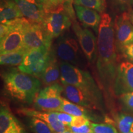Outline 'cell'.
I'll return each instance as SVG.
<instances>
[{"label": "cell", "mask_w": 133, "mask_h": 133, "mask_svg": "<svg viewBox=\"0 0 133 133\" xmlns=\"http://www.w3.org/2000/svg\"><path fill=\"white\" fill-rule=\"evenodd\" d=\"M56 114H57L58 119L61 122H62L64 125L66 126H69L70 125L74 116L64 112H56Z\"/></svg>", "instance_id": "30"}, {"label": "cell", "mask_w": 133, "mask_h": 133, "mask_svg": "<svg viewBox=\"0 0 133 133\" xmlns=\"http://www.w3.org/2000/svg\"><path fill=\"white\" fill-rule=\"evenodd\" d=\"M59 133H74V132H73L72 131H71L70 129L69 128V127H68V128L66 129L65 131H63V132H59Z\"/></svg>", "instance_id": "34"}, {"label": "cell", "mask_w": 133, "mask_h": 133, "mask_svg": "<svg viewBox=\"0 0 133 133\" xmlns=\"http://www.w3.org/2000/svg\"><path fill=\"white\" fill-rule=\"evenodd\" d=\"M119 96V99L126 109L133 112V91L124 93Z\"/></svg>", "instance_id": "28"}, {"label": "cell", "mask_w": 133, "mask_h": 133, "mask_svg": "<svg viewBox=\"0 0 133 133\" xmlns=\"http://www.w3.org/2000/svg\"><path fill=\"white\" fill-rule=\"evenodd\" d=\"M51 48H39L28 51L18 69L35 77H41L51 56Z\"/></svg>", "instance_id": "7"}, {"label": "cell", "mask_w": 133, "mask_h": 133, "mask_svg": "<svg viewBox=\"0 0 133 133\" xmlns=\"http://www.w3.org/2000/svg\"><path fill=\"white\" fill-rule=\"evenodd\" d=\"M64 0H44L46 12L64 8Z\"/></svg>", "instance_id": "27"}, {"label": "cell", "mask_w": 133, "mask_h": 133, "mask_svg": "<svg viewBox=\"0 0 133 133\" xmlns=\"http://www.w3.org/2000/svg\"><path fill=\"white\" fill-rule=\"evenodd\" d=\"M41 24L53 39L65 33L72 26V21L64 8H62L46 12Z\"/></svg>", "instance_id": "6"}, {"label": "cell", "mask_w": 133, "mask_h": 133, "mask_svg": "<svg viewBox=\"0 0 133 133\" xmlns=\"http://www.w3.org/2000/svg\"><path fill=\"white\" fill-rule=\"evenodd\" d=\"M2 76L4 89L11 97L25 103L33 102L41 87L37 78L19 70L8 71Z\"/></svg>", "instance_id": "2"}, {"label": "cell", "mask_w": 133, "mask_h": 133, "mask_svg": "<svg viewBox=\"0 0 133 133\" xmlns=\"http://www.w3.org/2000/svg\"><path fill=\"white\" fill-rule=\"evenodd\" d=\"M120 51L130 62L133 63V42L124 46Z\"/></svg>", "instance_id": "32"}, {"label": "cell", "mask_w": 133, "mask_h": 133, "mask_svg": "<svg viewBox=\"0 0 133 133\" xmlns=\"http://www.w3.org/2000/svg\"><path fill=\"white\" fill-rule=\"evenodd\" d=\"M29 125L35 133H54L47 123L35 117H30Z\"/></svg>", "instance_id": "24"}, {"label": "cell", "mask_w": 133, "mask_h": 133, "mask_svg": "<svg viewBox=\"0 0 133 133\" xmlns=\"http://www.w3.org/2000/svg\"><path fill=\"white\" fill-rule=\"evenodd\" d=\"M0 133H27L16 116L2 105L0 110Z\"/></svg>", "instance_id": "17"}, {"label": "cell", "mask_w": 133, "mask_h": 133, "mask_svg": "<svg viewBox=\"0 0 133 133\" xmlns=\"http://www.w3.org/2000/svg\"><path fill=\"white\" fill-rule=\"evenodd\" d=\"M113 6L121 12H129L133 6V0H110Z\"/></svg>", "instance_id": "26"}, {"label": "cell", "mask_w": 133, "mask_h": 133, "mask_svg": "<svg viewBox=\"0 0 133 133\" xmlns=\"http://www.w3.org/2000/svg\"><path fill=\"white\" fill-rule=\"evenodd\" d=\"M24 48L27 51L39 48H51L52 39L41 24L26 19L23 29Z\"/></svg>", "instance_id": "4"}, {"label": "cell", "mask_w": 133, "mask_h": 133, "mask_svg": "<svg viewBox=\"0 0 133 133\" xmlns=\"http://www.w3.org/2000/svg\"><path fill=\"white\" fill-rule=\"evenodd\" d=\"M97 69L101 87L106 92H114L117 71V54L114 22L108 13L101 14L97 34Z\"/></svg>", "instance_id": "1"}, {"label": "cell", "mask_w": 133, "mask_h": 133, "mask_svg": "<svg viewBox=\"0 0 133 133\" xmlns=\"http://www.w3.org/2000/svg\"><path fill=\"white\" fill-rule=\"evenodd\" d=\"M74 4L91 8L101 14L104 13L107 8L106 0H74Z\"/></svg>", "instance_id": "23"}, {"label": "cell", "mask_w": 133, "mask_h": 133, "mask_svg": "<svg viewBox=\"0 0 133 133\" xmlns=\"http://www.w3.org/2000/svg\"><path fill=\"white\" fill-rule=\"evenodd\" d=\"M72 29L86 59L91 64L95 63L97 59V39L96 36L87 28L81 26L76 19L72 21Z\"/></svg>", "instance_id": "9"}, {"label": "cell", "mask_w": 133, "mask_h": 133, "mask_svg": "<svg viewBox=\"0 0 133 133\" xmlns=\"http://www.w3.org/2000/svg\"><path fill=\"white\" fill-rule=\"evenodd\" d=\"M73 4H74V0H64V8L71 17L72 21L76 20V13L74 7H73Z\"/></svg>", "instance_id": "31"}, {"label": "cell", "mask_w": 133, "mask_h": 133, "mask_svg": "<svg viewBox=\"0 0 133 133\" xmlns=\"http://www.w3.org/2000/svg\"><path fill=\"white\" fill-rule=\"evenodd\" d=\"M27 51V50L24 48L19 51L1 54V56H0L1 65L19 66L24 61L25 56Z\"/></svg>", "instance_id": "21"}, {"label": "cell", "mask_w": 133, "mask_h": 133, "mask_svg": "<svg viewBox=\"0 0 133 133\" xmlns=\"http://www.w3.org/2000/svg\"><path fill=\"white\" fill-rule=\"evenodd\" d=\"M76 16L83 26L91 29L96 34H98L101 16L97 11L79 5L74 4Z\"/></svg>", "instance_id": "16"}, {"label": "cell", "mask_w": 133, "mask_h": 133, "mask_svg": "<svg viewBox=\"0 0 133 133\" xmlns=\"http://www.w3.org/2000/svg\"><path fill=\"white\" fill-rule=\"evenodd\" d=\"M61 81L62 84H68L81 88L98 99H102L99 86L89 71L83 70L69 62L60 63Z\"/></svg>", "instance_id": "3"}, {"label": "cell", "mask_w": 133, "mask_h": 133, "mask_svg": "<svg viewBox=\"0 0 133 133\" xmlns=\"http://www.w3.org/2000/svg\"><path fill=\"white\" fill-rule=\"evenodd\" d=\"M133 91V63L123 61L117 67L114 85V93L116 96Z\"/></svg>", "instance_id": "12"}, {"label": "cell", "mask_w": 133, "mask_h": 133, "mask_svg": "<svg viewBox=\"0 0 133 133\" xmlns=\"http://www.w3.org/2000/svg\"><path fill=\"white\" fill-rule=\"evenodd\" d=\"M115 36L116 47L119 51L133 42V24L129 12H124L116 17L114 21Z\"/></svg>", "instance_id": "11"}, {"label": "cell", "mask_w": 133, "mask_h": 133, "mask_svg": "<svg viewBox=\"0 0 133 133\" xmlns=\"http://www.w3.org/2000/svg\"><path fill=\"white\" fill-rule=\"evenodd\" d=\"M25 17L20 18L16 25L5 37L1 39L0 43V53L6 54L24 49L23 29ZM25 49V48H24Z\"/></svg>", "instance_id": "13"}, {"label": "cell", "mask_w": 133, "mask_h": 133, "mask_svg": "<svg viewBox=\"0 0 133 133\" xmlns=\"http://www.w3.org/2000/svg\"><path fill=\"white\" fill-rule=\"evenodd\" d=\"M62 86L65 96L71 102L91 110H102V100L76 86L68 84Z\"/></svg>", "instance_id": "10"}, {"label": "cell", "mask_w": 133, "mask_h": 133, "mask_svg": "<svg viewBox=\"0 0 133 133\" xmlns=\"http://www.w3.org/2000/svg\"><path fill=\"white\" fill-rule=\"evenodd\" d=\"M109 123L115 124L119 133H127L130 131L133 124V116L121 113L114 116V121L110 119Z\"/></svg>", "instance_id": "22"}, {"label": "cell", "mask_w": 133, "mask_h": 133, "mask_svg": "<svg viewBox=\"0 0 133 133\" xmlns=\"http://www.w3.org/2000/svg\"><path fill=\"white\" fill-rule=\"evenodd\" d=\"M63 86L58 83L47 86L36 94L33 104L36 109L45 112H60L63 103Z\"/></svg>", "instance_id": "5"}, {"label": "cell", "mask_w": 133, "mask_h": 133, "mask_svg": "<svg viewBox=\"0 0 133 133\" xmlns=\"http://www.w3.org/2000/svg\"><path fill=\"white\" fill-rule=\"evenodd\" d=\"M129 16H130V19H131V21L132 22V23L133 24V11H129Z\"/></svg>", "instance_id": "35"}, {"label": "cell", "mask_w": 133, "mask_h": 133, "mask_svg": "<svg viewBox=\"0 0 133 133\" xmlns=\"http://www.w3.org/2000/svg\"><path fill=\"white\" fill-rule=\"evenodd\" d=\"M91 122L88 118L83 116H74L73 120L71 121L70 125L69 126L79 128L85 125V124H90Z\"/></svg>", "instance_id": "29"}, {"label": "cell", "mask_w": 133, "mask_h": 133, "mask_svg": "<svg viewBox=\"0 0 133 133\" xmlns=\"http://www.w3.org/2000/svg\"><path fill=\"white\" fill-rule=\"evenodd\" d=\"M91 123L85 124L79 128L72 127V126H68V127L74 133H91L92 132H91Z\"/></svg>", "instance_id": "33"}, {"label": "cell", "mask_w": 133, "mask_h": 133, "mask_svg": "<svg viewBox=\"0 0 133 133\" xmlns=\"http://www.w3.org/2000/svg\"><path fill=\"white\" fill-rule=\"evenodd\" d=\"M91 110L75 103L69 101L63 98V103L60 112L67 113L73 116H83L88 118L89 120H97V115L91 112Z\"/></svg>", "instance_id": "20"}, {"label": "cell", "mask_w": 133, "mask_h": 133, "mask_svg": "<svg viewBox=\"0 0 133 133\" xmlns=\"http://www.w3.org/2000/svg\"><path fill=\"white\" fill-rule=\"evenodd\" d=\"M22 17H24L15 0H1V24H4L8 22Z\"/></svg>", "instance_id": "19"}, {"label": "cell", "mask_w": 133, "mask_h": 133, "mask_svg": "<svg viewBox=\"0 0 133 133\" xmlns=\"http://www.w3.org/2000/svg\"><path fill=\"white\" fill-rule=\"evenodd\" d=\"M127 133H133V124H132V126H131L130 131H129V132H127Z\"/></svg>", "instance_id": "36"}, {"label": "cell", "mask_w": 133, "mask_h": 133, "mask_svg": "<svg viewBox=\"0 0 133 133\" xmlns=\"http://www.w3.org/2000/svg\"><path fill=\"white\" fill-rule=\"evenodd\" d=\"M23 16L31 22L41 24L46 11L44 0H15Z\"/></svg>", "instance_id": "14"}, {"label": "cell", "mask_w": 133, "mask_h": 133, "mask_svg": "<svg viewBox=\"0 0 133 133\" xmlns=\"http://www.w3.org/2000/svg\"><path fill=\"white\" fill-rule=\"evenodd\" d=\"M19 114L30 117H35L42 119L47 123L54 133L62 132L68 128L57 118L56 112H45V111L36 110L23 108L19 110Z\"/></svg>", "instance_id": "15"}, {"label": "cell", "mask_w": 133, "mask_h": 133, "mask_svg": "<svg viewBox=\"0 0 133 133\" xmlns=\"http://www.w3.org/2000/svg\"><path fill=\"white\" fill-rule=\"evenodd\" d=\"M78 43L74 35L65 33L58 38L53 51L61 61L76 66L80 62L81 54Z\"/></svg>", "instance_id": "8"}, {"label": "cell", "mask_w": 133, "mask_h": 133, "mask_svg": "<svg viewBox=\"0 0 133 133\" xmlns=\"http://www.w3.org/2000/svg\"><path fill=\"white\" fill-rule=\"evenodd\" d=\"M91 133H119L114 124L91 123Z\"/></svg>", "instance_id": "25"}, {"label": "cell", "mask_w": 133, "mask_h": 133, "mask_svg": "<svg viewBox=\"0 0 133 133\" xmlns=\"http://www.w3.org/2000/svg\"><path fill=\"white\" fill-rule=\"evenodd\" d=\"M40 78L43 84L46 86L57 83L59 79L61 78L60 65L58 64L56 56L52 49L49 61Z\"/></svg>", "instance_id": "18"}]
</instances>
